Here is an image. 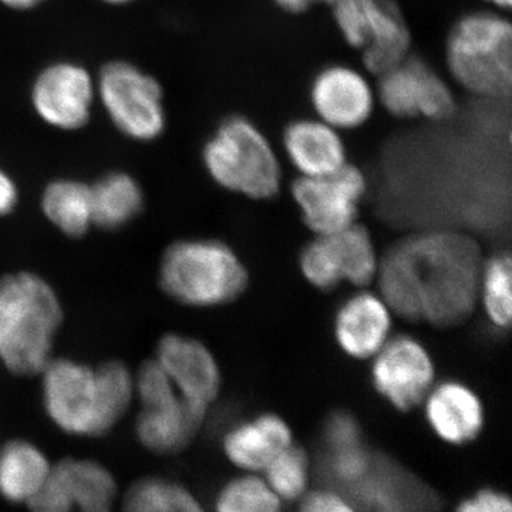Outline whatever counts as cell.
Masks as SVG:
<instances>
[{"instance_id":"6da1fadb","label":"cell","mask_w":512,"mask_h":512,"mask_svg":"<svg viewBox=\"0 0 512 512\" xmlns=\"http://www.w3.org/2000/svg\"><path fill=\"white\" fill-rule=\"evenodd\" d=\"M476 239L448 228L412 235L384 255L380 289L403 319L448 328L470 318L480 291Z\"/></svg>"},{"instance_id":"7a4b0ae2","label":"cell","mask_w":512,"mask_h":512,"mask_svg":"<svg viewBox=\"0 0 512 512\" xmlns=\"http://www.w3.org/2000/svg\"><path fill=\"white\" fill-rule=\"evenodd\" d=\"M37 377L47 419L69 436L104 437L136 406V373L123 360L55 355Z\"/></svg>"},{"instance_id":"3957f363","label":"cell","mask_w":512,"mask_h":512,"mask_svg":"<svg viewBox=\"0 0 512 512\" xmlns=\"http://www.w3.org/2000/svg\"><path fill=\"white\" fill-rule=\"evenodd\" d=\"M63 323L62 299L45 276L26 269L0 275V365L10 375L39 376Z\"/></svg>"},{"instance_id":"277c9868","label":"cell","mask_w":512,"mask_h":512,"mask_svg":"<svg viewBox=\"0 0 512 512\" xmlns=\"http://www.w3.org/2000/svg\"><path fill=\"white\" fill-rule=\"evenodd\" d=\"M157 285L178 305L217 308L242 295L248 286V271L220 239H177L160 256Z\"/></svg>"},{"instance_id":"5b68a950","label":"cell","mask_w":512,"mask_h":512,"mask_svg":"<svg viewBox=\"0 0 512 512\" xmlns=\"http://www.w3.org/2000/svg\"><path fill=\"white\" fill-rule=\"evenodd\" d=\"M447 64L454 79L468 92L485 97L510 96V22L493 13L464 16L448 36Z\"/></svg>"},{"instance_id":"8992f818","label":"cell","mask_w":512,"mask_h":512,"mask_svg":"<svg viewBox=\"0 0 512 512\" xmlns=\"http://www.w3.org/2000/svg\"><path fill=\"white\" fill-rule=\"evenodd\" d=\"M202 160L215 183L254 200L274 198L281 187V165L274 148L242 117L221 124L205 144Z\"/></svg>"},{"instance_id":"52a82bcc","label":"cell","mask_w":512,"mask_h":512,"mask_svg":"<svg viewBox=\"0 0 512 512\" xmlns=\"http://www.w3.org/2000/svg\"><path fill=\"white\" fill-rule=\"evenodd\" d=\"M134 373L138 443L157 456L181 453L201 430L208 410L185 400L153 357L144 360Z\"/></svg>"},{"instance_id":"ba28073f","label":"cell","mask_w":512,"mask_h":512,"mask_svg":"<svg viewBox=\"0 0 512 512\" xmlns=\"http://www.w3.org/2000/svg\"><path fill=\"white\" fill-rule=\"evenodd\" d=\"M97 99L124 137L151 143L167 127L164 90L156 77L126 60H113L96 77Z\"/></svg>"},{"instance_id":"9c48e42d","label":"cell","mask_w":512,"mask_h":512,"mask_svg":"<svg viewBox=\"0 0 512 512\" xmlns=\"http://www.w3.org/2000/svg\"><path fill=\"white\" fill-rule=\"evenodd\" d=\"M336 25L360 50L367 72L380 76L409 56L412 36L393 0H335Z\"/></svg>"},{"instance_id":"30bf717a","label":"cell","mask_w":512,"mask_h":512,"mask_svg":"<svg viewBox=\"0 0 512 512\" xmlns=\"http://www.w3.org/2000/svg\"><path fill=\"white\" fill-rule=\"evenodd\" d=\"M305 278L320 291H332L342 281L363 286L376 274V254L365 227L350 225L336 234L319 235L301 254Z\"/></svg>"},{"instance_id":"8fae6325","label":"cell","mask_w":512,"mask_h":512,"mask_svg":"<svg viewBox=\"0 0 512 512\" xmlns=\"http://www.w3.org/2000/svg\"><path fill=\"white\" fill-rule=\"evenodd\" d=\"M96 77L80 63L55 62L37 74L30 90L33 110L47 126L79 131L92 119Z\"/></svg>"},{"instance_id":"7c38bea8","label":"cell","mask_w":512,"mask_h":512,"mask_svg":"<svg viewBox=\"0 0 512 512\" xmlns=\"http://www.w3.org/2000/svg\"><path fill=\"white\" fill-rule=\"evenodd\" d=\"M116 478L99 461L63 458L52 464L42 490L28 504L30 512L111 511Z\"/></svg>"},{"instance_id":"4fadbf2b","label":"cell","mask_w":512,"mask_h":512,"mask_svg":"<svg viewBox=\"0 0 512 512\" xmlns=\"http://www.w3.org/2000/svg\"><path fill=\"white\" fill-rule=\"evenodd\" d=\"M365 191V175L349 164L330 174L298 178L292 185L303 220L319 235L336 234L353 225Z\"/></svg>"},{"instance_id":"5bb4252c","label":"cell","mask_w":512,"mask_h":512,"mask_svg":"<svg viewBox=\"0 0 512 512\" xmlns=\"http://www.w3.org/2000/svg\"><path fill=\"white\" fill-rule=\"evenodd\" d=\"M379 77L377 96L393 116L441 120L453 113L454 97L450 87L423 60L407 56Z\"/></svg>"},{"instance_id":"9a60e30c","label":"cell","mask_w":512,"mask_h":512,"mask_svg":"<svg viewBox=\"0 0 512 512\" xmlns=\"http://www.w3.org/2000/svg\"><path fill=\"white\" fill-rule=\"evenodd\" d=\"M372 367L373 386L394 409L410 412L429 394L433 360L412 336H397L379 350Z\"/></svg>"},{"instance_id":"2e32d148","label":"cell","mask_w":512,"mask_h":512,"mask_svg":"<svg viewBox=\"0 0 512 512\" xmlns=\"http://www.w3.org/2000/svg\"><path fill=\"white\" fill-rule=\"evenodd\" d=\"M153 359L188 402L208 410L221 392L217 359L201 340L181 333H165L158 339Z\"/></svg>"},{"instance_id":"e0dca14e","label":"cell","mask_w":512,"mask_h":512,"mask_svg":"<svg viewBox=\"0 0 512 512\" xmlns=\"http://www.w3.org/2000/svg\"><path fill=\"white\" fill-rule=\"evenodd\" d=\"M357 512H436L437 498L419 478L382 454L359 483L343 491Z\"/></svg>"},{"instance_id":"ac0fdd59","label":"cell","mask_w":512,"mask_h":512,"mask_svg":"<svg viewBox=\"0 0 512 512\" xmlns=\"http://www.w3.org/2000/svg\"><path fill=\"white\" fill-rule=\"evenodd\" d=\"M312 104L319 120L336 130L362 126L375 106L366 77L346 66L323 70L312 86Z\"/></svg>"},{"instance_id":"d6986e66","label":"cell","mask_w":512,"mask_h":512,"mask_svg":"<svg viewBox=\"0 0 512 512\" xmlns=\"http://www.w3.org/2000/svg\"><path fill=\"white\" fill-rule=\"evenodd\" d=\"M291 444V427L282 417L272 413L235 424L222 439L229 463L244 473L255 474H261L272 458Z\"/></svg>"},{"instance_id":"ffe728a7","label":"cell","mask_w":512,"mask_h":512,"mask_svg":"<svg viewBox=\"0 0 512 512\" xmlns=\"http://www.w3.org/2000/svg\"><path fill=\"white\" fill-rule=\"evenodd\" d=\"M426 419L444 443L464 446L483 430V404L470 387L458 382L441 383L429 394Z\"/></svg>"},{"instance_id":"44dd1931","label":"cell","mask_w":512,"mask_h":512,"mask_svg":"<svg viewBox=\"0 0 512 512\" xmlns=\"http://www.w3.org/2000/svg\"><path fill=\"white\" fill-rule=\"evenodd\" d=\"M390 326L386 305L372 293H357L336 313V340L349 356L366 359L383 348Z\"/></svg>"},{"instance_id":"7402d4cb","label":"cell","mask_w":512,"mask_h":512,"mask_svg":"<svg viewBox=\"0 0 512 512\" xmlns=\"http://www.w3.org/2000/svg\"><path fill=\"white\" fill-rule=\"evenodd\" d=\"M284 144L291 163L302 177H318L346 164L345 146L338 130L322 120H299L285 130Z\"/></svg>"},{"instance_id":"603a6c76","label":"cell","mask_w":512,"mask_h":512,"mask_svg":"<svg viewBox=\"0 0 512 512\" xmlns=\"http://www.w3.org/2000/svg\"><path fill=\"white\" fill-rule=\"evenodd\" d=\"M52 463L42 448L26 439H12L0 446V497L28 505L42 490Z\"/></svg>"},{"instance_id":"cb8c5ba5","label":"cell","mask_w":512,"mask_h":512,"mask_svg":"<svg viewBox=\"0 0 512 512\" xmlns=\"http://www.w3.org/2000/svg\"><path fill=\"white\" fill-rule=\"evenodd\" d=\"M40 211L63 237L82 239L94 228L92 187L77 178H55L43 188Z\"/></svg>"},{"instance_id":"d4e9b609","label":"cell","mask_w":512,"mask_h":512,"mask_svg":"<svg viewBox=\"0 0 512 512\" xmlns=\"http://www.w3.org/2000/svg\"><path fill=\"white\" fill-rule=\"evenodd\" d=\"M92 187L94 228L117 231L137 220L146 208L143 187L126 171L101 175Z\"/></svg>"},{"instance_id":"484cf974","label":"cell","mask_w":512,"mask_h":512,"mask_svg":"<svg viewBox=\"0 0 512 512\" xmlns=\"http://www.w3.org/2000/svg\"><path fill=\"white\" fill-rule=\"evenodd\" d=\"M121 512H207L184 485L161 477L136 481L124 494Z\"/></svg>"},{"instance_id":"4316f807","label":"cell","mask_w":512,"mask_h":512,"mask_svg":"<svg viewBox=\"0 0 512 512\" xmlns=\"http://www.w3.org/2000/svg\"><path fill=\"white\" fill-rule=\"evenodd\" d=\"M284 503L264 477L244 473L222 485L215 498V512H282Z\"/></svg>"},{"instance_id":"83f0119b","label":"cell","mask_w":512,"mask_h":512,"mask_svg":"<svg viewBox=\"0 0 512 512\" xmlns=\"http://www.w3.org/2000/svg\"><path fill=\"white\" fill-rule=\"evenodd\" d=\"M261 474L282 503H295L309 491L311 466L308 454L302 447L291 444L272 458Z\"/></svg>"},{"instance_id":"f1b7e54d","label":"cell","mask_w":512,"mask_h":512,"mask_svg":"<svg viewBox=\"0 0 512 512\" xmlns=\"http://www.w3.org/2000/svg\"><path fill=\"white\" fill-rule=\"evenodd\" d=\"M483 301L488 319L495 328L504 330L511 323V258L508 254L494 255L481 272Z\"/></svg>"},{"instance_id":"f546056e","label":"cell","mask_w":512,"mask_h":512,"mask_svg":"<svg viewBox=\"0 0 512 512\" xmlns=\"http://www.w3.org/2000/svg\"><path fill=\"white\" fill-rule=\"evenodd\" d=\"M372 461L373 454L367 450L365 444L339 450H325L322 461L323 473L338 490H346L359 483L369 473Z\"/></svg>"},{"instance_id":"4dcf8cb0","label":"cell","mask_w":512,"mask_h":512,"mask_svg":"<svg viewBox=\"0 0 512 512\" xmlns=\"http://www.w3.org/2000/svg\"><path fill=\"white\" fill-rule=\"evenodd\" d=\"M325 450H339L365 444L359 421L348 412L330 414L323 426Z\"/></svg>"},{"instance_id":"1f68e13d","label":"cell","mask_w":512,"mask_h":512,"mask_svg":"<svg viewBox=\"0 0 512 512\" xmlns=\"http://www.w3.org/2000/svg\"><path fill=\"white\" fill-rule=\"evenodd\" d=\"M298 512H357L352 500L338 488L308 491L299 500Z\"/></svg>"},{"instance_id":"d6a6232c","label":"cell","mask_w":512,"mask_h":512,"mask_svg":"<svg viewBox=\"0 0 512 512\" xmlns=\"http://www.w3.org/2000/svg\"><path fill=\"white\" fill-rule=\"evenodd\" d=\"M454 512H512V501L497 488H481L461 500Z\"/></svg>"},{"instance_id":"836d02e7","label":"cell","mask_w":512,"mask_h":512,"mask_svg":"<svg viewBox=\"0 0 512 512\" xmlns=\"http://www.w3.org/2000/svg\"><path fill=\"white\" fill-rule=\"evenodd\" d=\"M19 202L18 183L5 168L0 167V218L9 217L18 210Z\"/></svg>"},{"instance_id":"e575fe53","label":"cell","mask_w":512,"mask_h":512,"mask_svg":"<svg viewBox=\"0 0 512 512\" xmlns=\"http://www.w3.org/2000/svg\"><path fill=\"white\" fill-rule=\"evenodd\" d=\"M282 9L288 10V12L299 13L303 10L311 8L312 5L318 2H325L332 5L335 0H275Z\"/></svg>"},{"instance_id":"d590c367","label":"cell","mask_w":512,"mask_h":512,"mask_svg":"<svg viewBox=\"0 0 512 512\" xmlns=\"http://www.w3.org/2000/svg\"><path fill=\"white\" fill-rule=\"evenodd\" d=\"M45 2L46 0H0L5 8L16 10V12H28V10L39 8Z\"/></svg>"},{"instance_id":"8d00e7d4","label":"cell","mask_w":512,"mask_h":512,"mask_svg":"<svg viewBox=\"0 0 512 512\" xmlns=\"http://www.w3.org/2000/svg\"><path fill=\"white\" fill-rule=\"evenodd\" d=\"M487 2L493 3L501 9H508L511 8L512 0H487Z\"/></svg>"},{"instance_id":"74e56055","label":"cell","mask_w":512,"mask_h":512,"mask_svg":"<svg viewBox=\"0 0 512 512\" xmlns=\"http://www.w3.org/2000/svg\"><path fill=\"white\" fill-rule=\"evenodd\" d=\"M100 2L107 3V5L111 6H124L128 5V3L136 2V0H100Z\"/></svg>"},{"instance_id":"f35d334b","label":"cell","mask_w":512,"mask_h":512,"mask_svg":"<svg viewBox=\"0 0 512 512\" xmlns=\"http://www.w3.org/2000/svg\"><path fill=\"white\" fill-rule=\"evenodd\" d=\"M69 512H83V511H69ZM99 512H111V511H99Z\"/></svg>"}]
</instances>
